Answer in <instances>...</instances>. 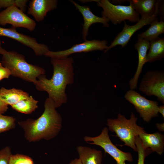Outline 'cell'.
Returning a JSON list of instances; mask_svg holds the SVG:
<instances>
[{
  "label": "cell",
  "mask_w": 164,
  "mask_h": 164,
  "mask_svg": "<svg viewBox=\"0 0 164 164\" xmlns=\"http://www.w3.org/2000/svg\"><path fill=\"white\" fill-rule=\"evenodd\" d=\"M124 97L134 106L144 121L149 123L152 118L158 116V102L147 99L135 90L128 91Z\"/></svg>",
  "instance_id": "ba28073f"
},
{
  "label": "cell",
  "mask_w": 164,
  "mask_h": 164,
  "mask_svg": "<svg viewBox=\"0 0 164 164\" xmlns=\"http://www.w3.org/2000/svg\"><path fill=\"white\" fill-rule=\"evenodd\" d=\"M51 59L53 69L52 78L48 79L45 74L41 75L34 84L37 90L47 93L57 108L67 101L66 88L74 81L73 60L68 57Z\"/></svg>",
  "instance_id": "6da1fadb"
},
{
  "label": "cell",
  "mask_w": 164,
  "mask_h": 164,
  "mask_svg": "<svg viewBox=\"0 0 164 164\" xmlns=\"http://www.w3.org/2000/svg\"><path fill=\"white\" fill-rule=\"evenodd\" d=\"M108 42L105 40H86L82 43L74 45L70 48L60 51H52L49 50L44 56L50 58H60L68 57L76 53L87 52L95 50H106L108 46Z\"/></svg>",
  "instance_id": "30bf717a"
},
{
  "label": "cell",
  "mask_w": 164,
  "mask_h": 164,
  "mask_svg": "<svg viewBox=\"0 0 164 164\" xmlns=\"http://www.w3.org/2000/svg\"><path fill=\"white\" fill-rule=\"evenodd\" d=\"M131 3L136 12L141 17L147 18L154 15L157 16L160 0H128Z\"/></svg>",
  "instance_id": "e0dca14e"
},
{
  "label": "cell",
  "mask_w": 164,
  "mask_h": 164,
  "mask_svg": "<svg viewBox=\"0 0 164 164\" xmlns=\"http://www.w3.org/2000/svg\"><path fill=\"white\" fill-rule=\"evenodd\" d=\"M138 89L147 96L156 97L157 99L164 104V71L146 72L140 83Z\"/></svg>",
  "instance_id": "52a82bcc"
},
{
  "label": "cell",
  "mask_w": 164,
  "mask_h": 164,
  "mask_svg": "<svg viewBox=\"0 0 164 164\" xmlns=\"http://www.w3.org/2000/svg\"><path fill=\"white\" fill-rule=\"evenodd\" d=\"M149 51L146 63H152L164 57V38L158 37L149 42Z\"/></svg>",
  "instance_id": "ffe728a7"
},
{
  "label": "cell",
  "mask_w": 164,
  "mask_h": 164,
  "mask_svg": "<svg viewBox=\"0 0 164 164\" xmlns=\"http://www.w3.org/2000/svg\"><path fill=\"white\" fill-rule=\"evenodd\" d=\"M103 9L102 17L108 20L114 25L120 24L128 20L132 22H137L140 19L139 15L136 12L132 4L125 6L115 5L108 0H94Z\"/></svg>",
  "instance_id": "5b68a950"
},
{
  "label": "cell",
  "mask_w": 164,
  "mask_h": 164,
  "mask_svg": "<svg viewBox=\"0 0 164 164\" xmlns=\"http://www.w3.org/2000/svg\"><path fill=\"white\" fill-rule=\"evenodd\" d=\"M143 147L149 148L161 155L164 150V136L159 132L147 133L146 132L141 133L138 136Z\"/></svg>",
  "instance_id": "2e32d148"
},
{
  "label": "cell",
  "mask_w": 164,
  "mask_h": 164,
  "mask_svg": "<svg viewBox=\"0 0 164 164\" xmlns=\"http://www.w3.org/2000/svg\"><path fill=\"white\" fill-rule=\"evenodd\" d=\"M149 46V41L138 37L137 42L135 45V48L138 53V64L134 76L129 82L130 89L135 90L137 87L139 76L142 72L144 65L146 63L147 52Z\"/></svg>",
  "instance_id": "5bb4252c"
},
{
  "label": "cell",
  "mask_w": 164,
  "mask_h": 164,
  "mask_svg": "<svg viewBox=\"0 0 164 164\" xmlns=\"http://www.w3.org/2000/svg\"><path fill=\"white\" fill-rule=\"evenodd\" d=\"M9 164H34L33 159L29 156L17 154L11 156Z\"/></svg>",
  "instance_id": "484cf974"
},
{
  "label": "cell",
  "mask_w": 164,
  "mask_h": 164,
  "mask_svg": "<svg viewBox=\"0 0 164 164\" xmlns=\"http://www.w3.org/2000/svg\"><path fill=\"white\" fill-rule=\"evenodd\" d=\"M38 101L32 96L21 100L12 105V108L18 112L26 114H30L38 108Z\"/></svg>",
  "instance_id": "7402d4cb"
},
{
  "label": "cell",
  "mask_w": 164,
  "mask_h": 164,
  "mask_svg": "<svg viewBox=\"0 0 164 164\" xmlns=\"http://www.w3.org/2000/svg\"><path fill=\"white\" fill-rule=\"evenodd\" d=\"M159 113H160L164 118V105H162L159 107Z\"/></svg>",
  "instance_id": "d6a6232c"
},
{
  "label": "cell",
  "mask_w": 164,
  "mask_h": 164,
  "mask_svg": "<svg viewBox=\"0 0 164 164\" xmlns=\"http://www.w3.org/2000/svg\"><path fill=\"white\" fill-rule=\"evenodd\" d=\"M15 126V119L13 117L0 113V134L14 129Z\"/></svg>",
  "instance_id": "603a6c76"
},
{
  "label": "cell",
  "mask_w": 164,
  "mask_h": 164,
  "mask_svg": "<svg viewBox=\"0 0 164 164\" xmlns=\"http://www.w3.org/2000/svg\"><path fill=\"white\" fill-rule=\"evenodd\" d=\"M28 0H0V10L15 6L24 12L26 10Z\"/></svg>",
  "instance_id": "d4e9b609"
},
{
  "label": "cell",
  "mask_w": 164,
  "mask_h": 164,
  "mask_svg": "<svg viewBox=\"0 0 164 164\" xmlns=\"http://www.w3.org/2000/svg\"><path fill=\"white\" fill-rule=\"evenodd\" d=\"M57 4L56 0H32L29 1L27 13L36 21L41 22L48 12L56 8Z\"/></svg>",
  "instance_id": "4fadbf2b"
},
{
  "label": "cell",
  "mask_w": 164,
  "mask_h": 164,
  "mask_svg": "<svg viewBox=\"0 0 164 164\" xmlns=\"http://www.w3.org/2000/svg\"><path fill=\"white\" fill-rule=\"evenodd\" d=\"M8 109V105L0 99V113L3 114Z\"/></svg>",
  "instance_id": "f546056e"
},
{
  "label": "cell",
  "mask_w": 164,
  "mask_h": 164,
  "mask_svg": "<svg viewBox=\"0 0 164 164\" xmlns=\"http://www.w3.org/2000/svg\"><path fill=\"white\" fill-rule=\"evenodd\" d=\"M71 2L80 12L83 17L84 23L83 24L82 36L84 40H86L89 28L92 24L100 23L102 24L105 26H109L108 20L102 17H99L95 15L91 12L89 6H81L73 1L71 0Z\"/></svg>",
  "instance_id": "9a60e30c"
},
{
  "label": "cell",
  "mask_w": 164,
  "mask_h": 164,
  "mask_svg": "<svg viewBox=\"0 0 164 164\" xmlns=\"http://www.w3.org/2000/svg\"><path fill=\"white\" fill-rule=\"evenodd\" d=\"M108 132V128L104 127L99 135L94 137L86 136L84 139L88 143L101 147L105 153L108 154L114 159L116 164H126V161L132 162L133 158L131 154L122 151L114 145L110 138Z\"/></svg>",
  "instance_id": "8992f818"
},
{
  "label": "cell",
  "mask_w": 164,
  "mask_h": 164,
  "mask_svg": "<svg viewBox=\"0 0 164 164\" xmlns=\"http://www.w3.org/2000/svg\"><path fill=\"white\" fill-rule=\"evenodd\" d=\"M29 96L28 93L20 89L14 88L9 89L3 87L0 89V99L8 105L12 106Z\"/></svg>",
  "instance_id": "d6986e66"
},
{
  "label": "cell",
  "mask_w": 164,
  "mask_h": 164,
  "mask_svg": "<svg viewBox=\"0 0 164 164\" xmlns=\"http://www.w3.org/2000/svg\"><path fill=\"white\" fill-rule=\"evenodd\" d=\"M44 107L43 113L37 119L28 118L18 122L24 131L25 138L29 142L50 140L56 137L61 131L62 118L53 101L47 98Z\"/></svg>",
  "instance_id": "7a4b0ae2"
},
{
  "label": "cell",
  "mask_w": 164,
  "mask_h": 164,
  "mask_svg": "<svg viewBox=\"0 0 164 164\" xmlns=\"http://www.w3.org/2000/svg\"><path fill=\"white\" fill-rule=\"evenodd\" d=\"M2 55L1 63L8 68L11 75L34 84L38 78L45 74L43 68L28 63L24 55L15 51H7L3 48L0 50Z\"/></svg>",
  "instance_id": "3957f363"
},
{
  "label": "cell",
  "mask_w": 164,
  "mask_h": 164,
  "mask_svg": "<svg viewBox=\"0 0 164 164\" xmlns=\"http://www.w3.org/2000/svg\"><path fill=\"white\" fill-rule=\"evenodd\" d=\"M158 14L160 15V21L164 22V3L163 1L160 0Z\"/></svg>",
  "instance_id": "f1b7e54d"
},
{
  "label": "cell",
  "mask_w": 164,
  "mask_h": 164,
  "mask_svg": "<svg viewBox=\"0 0 164 164\" xmlns=\"http://www.w3.org/2000/svg\"><path fill=\"white\" fill-rule=\"evenodd\" d=\"M156 126L160 132H164V124L163 123H156L155 124Z\"/></svg>",
  "instance_id": "4dcf8cb0"
},
{
  "label": "cell",
  "mask_w": 164,
  "mask_h": 164,
  "mask_svg": "<svg viewBox=\"0 0 164 164\" xmlns=\"http://www.w3.org/2000/svg\"><path fill=\"white\" fill-rule=\"evenodd\" d=\"M1 42L0 40V50L2 48L1 46Z\"/></svg>",
  "instance_id": "836d02e7"
},
{
  "label": "cell",
  "mask_w": 164,
  "mask_h": 164,
  "mask_svg": "<svg viewBox=\"0 0 164 164\" xmlns=\"http://www.w3.org/2000/svg\"><path fill=\"white\" fill-rule=\"evenodd\" d=\"M150 25V26L146 31L138 34V37L150 42L164 33V22L159 21L157 18L153 21Z\"/></svg>",
  "instance_id": "44dd1931"
},
{
  "label": "cell",
  "mask_w": 164,
  "mask_h": 164,
  "mask_svg": "<svg viewBox=\"0 0 164 164\" xmlns=\"http://www.w3.org/2000/svg\"><path fill=\"white\" fill-rule=\"evenodd\" d=\"M12 154L10 148L6 146L0 150V164H9Z\"/></svg>",
  "instance_id": "4316f807"
},
{
  "label": "cell",
  "mask_w": 164,
  "mask_h": 164,
  "mask_svg": "<svg viewBox=\"0 0 164 164\" xmlns=\"http://www.w3.org/2000/svg\"><path fill=\"white\" fill-rule=\"evenodd\" d=\"M157 16L154 15L147 18L141 17L136 24L132 26L127 24L124 21L122 30L116 36L108 49L104 51V53L117 45H121L122 48L125 47L135 33L144 26L150 24L153 21L157 18Z\"/></svg>",
  "instance_id": "7c38bea8"
},
{
  "label": "cell",
  "mask_w": 164,
  "mask_h": 164,
  "mask_svg": "<svg viewBox=\"0 0 164 164\" xmlns=\"http://www.w3.org/2000/svg\"><path fill=\"white\" fill-rule=\"evenodd\" d=\"M10 24L15 28L22 27L30 31L35 29L36 23L19 8L12 6L0 12V25Z\"/></svg>",
  "instance_id": "9c48e42d"
},
{
  "label": "cell",
  "mask_w": 164,
  "mask_h": 164,
  "mask_svg": "<svg viewBox=\"0 0 164 164\" xmlns=\"http://www.w3.org/2000/svg\"><path fill=\"white\" fill-rule=\"evenodd\" d=\"M135 144L138 153L137 164H144L145 159L146 157L153 152L149 148H144L138 136L136 138Z\"/></svg>",
  "instance_id": "cb8c5ba5"
},
{
  "label": "cell",
  "mask_w": 164,
  "mask_h": 164,
  "mask_svg": "<svg viewBox=\"0 0 164 164\" xmlns=\"http://www.w3.org/2000/svg\"><path fill=\"white\" fill-rule=\"evenodd\" d=\"M69 164H82L80 160L78 158H76L71 161Z\"/></svg>",
  "instance_id": "1f68e13d"
},
{
  "label": "cell",
  "mask_w": 164,
  "mask_h": 164,
  "mask_svg": "<svg viewBox=\"0 0 164 164\" xmlns=\"http://www.w3.org/2000/svg\"><path fill=\"white\" fill-rule=\"evenodd\" d=\"M137 119L133 112H131L129 119L119 113L117 118L108 119L106 123L110 131L114 132L116 134L115 136L124 143L122 146H129L136 152H137L136 138L140 133L145 132L143 128L137 125Z\"/></svg>",
  "instance_id": "277c9868"
},
{
  "label": "cell",
  "mask_w": 164,
  "mask_h": 164,
  "mask_svg": "<svg viewBox=\"0 0 164 164\" xmlns=\"http://www.w3.org/2000/svg\"><path fill=\"white\" fill-rule=\"evenodd\" d=\"M76 149L82 164H102L101 151L82 145L77 146Z\"/></svg>",
  "instance_id": "ac0fdd59"
},
{
  "label": "cell",
  "mask_w": 164,
  "mask_h": 164,
  "mask_svg": "<svg viewBox=\"0 0 164 164\" xmlns=\"http://www.w3.org/2000/svg\"><path fill=\"white\" fill-rule=\"evenodd\" d=\"M11 74L9 69L4 67L0 62V81L4 79L9 78Z\"/></svg>",
  "instance_id": "83f0119b"
},
{
  "label": "cell",
  "mask_w": 164,
  "mask_h": 164,
  "mask_svg": "<svg viewBox=\"0 0 164 164\" xmlns=\"http://www.w3.org/2000/svg\"><path fill=\"white\" fill-rule=\"evenodd\" d=\"M0 36L11 38L31 48L37 56H44L49 50L47 45L38 43L34 37L18 32L16 28L12 26L9 28L0 27Z\"/></svg>",
  "instance_id": "8fae6325"
}]
</instances>
